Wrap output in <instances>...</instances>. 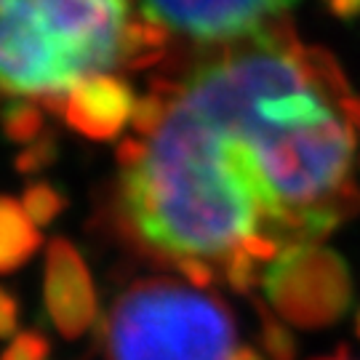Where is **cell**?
Returning a JSON list of instances; mask_svg holds the SVG:
<instances>
[{"label":"cell","instance_id":"obj_16","mask_svg":"<svg viewBox=\"0 0 360 360\" xmlns=\"http://www.w3.org/2000/svg\"><path fill=\"white\" fill-rule=\"evenodd\" d=\"M176 267L184 275V281L190 285H195V288H200V291H206L208 285L214 283V278H217L214 264L200 262V259H181V262H176Z\"/></svg>","mask_w":360,"mask_h":360},{"label":"cell","instance_id":"obj_1","mask_svg":"<svg viewBox=\"0 0 360 360\" xmlns=\"http://www.w3.org/2000/svg\"><path fill=\"white\" fill-rule=\"evenodd\" d=\"M160 83L166 120L117 150L123 211L155 254L270 264L360 211V96L288 19Z\"/></svg>","mask_w":360,"mask_h":360},{"label":"cell","instance_id":"obj_22","mask_svg":"<svg viewBox=\"0 0 360 360\" xmlns=\"http://www.w3.org/2000/svg\"><path fill=\"white\" fill-rule=\"evenodd\" d=\"M0 91H3V89H0Z\"/></svg>","mask_w":360,"mask_h":360},{"label":"cell","instance_id":"obj_14","mask_svg":"<svg viewBox=\"0 0 360 360\" xmlns=\"http://www.w3.org/2000/svg\"><path fill=\"white\" fill-rule=\"evenodd\" d=\"M56 158H59V142H56V136L53 134H43L38 136L32 144H27L22 153L16 155V171L19 174H25V176H32V174H40V171H46L49 166L56 163Z\"/></svg>","mask_w":360,"mask_h":360},{"label":"cell","instance_id":"obj_12","mask_svg":"<svg viewBox=\"0 0 360 360\" xmlns=\"http://www.w3.org/2000/svg\"><path fill=\"white\" fill-rule=\"evenodd\" d=\"M259 307V318H262V352L267 360H294L296 358V339L285 321H278L264 304Z\"/></svg>","mask_w":360,"mask_h":360},{"label":"cell","instance_id":"obj_20","mask_svg":"<svg viewBox=\"0 0 360 360\" xmlns=\"http://www.w3.org/2000/svg\"><path fill=\"white\" fill-rule=\"evenodd\" d=\"M318 360H352V358H349L345 349H339V352H336V355H331V358H318Z\"/></svg>","mask_w":360,"mask_h":360},{"label":"cell","instance_id":"obj_8","mask_svg":"<svg viewBox=\"0 0 360 360\" xmlns=\"http://www.w3.org/2000/svg\"><path fill=\"white\" fill-rule=\"evenodd\" d=\"M40 243V232L27 217L25 206L8 195H0V275L27 264Z\"/></svg>","mask_w":360,"mask_h":360},{"label":"cell","instance_id":"obj_7","mask_svg":"<svg viewBox=\"0 0 360 360\" xmlns=\"http://www.w3.org/2000/svg\"><path fill=\"white\" fill-rule=\"evenodd\" d=\"M43 302L53 328L65 339H80L96 318L94 281L77 248L65 238H53L46 251Z\"/></svg>","mask_w":360,"mask_h":360},{"label":"cell","instance_id":"obj_19","mask_svg":"<svg viewBox=\"0 0 360 360\" xmlns=\"http://www.w3.org/2000/svg\"><path fill=\"white\" fill-rule=\"evenodd\" d=\"M331 6L339 16H355L360 11V0H331Z\"/></svg>","mask_w":360,"mask_h":360},{"label":"cell","instance_id":"obj_4","mask_svg":"<svg viewBox=\"0 0 360 360\" xmlns=\"http://www.w3.org/2000/svg\"><path fill=\"white\" fill-rule=\"evenodd\" d=\"M272 309L296 328H328L352 304L347 262L321 243L291 245L272 259L262 281Z\"/></svg>","mask_w":360,"mask_h":360},{"label":"cell","instance_id":"obj_13","mask_svg":"<svg viewBox=\"0 0 360 360\" xmlns=\"http://www.w3.org/2000/svg\"><path fill=\"white\" fill-rule=\"evenodd\" d=\"M221 270H224V281L238 294H251L264 281L267 264L254 259L251 254H245V251H235V254H230V257L221 262Z\"/></svg>","mask_w":360,"mask_h":360},{"label":"cell","instance_id":"obj_17","mask_svg":"<svg viewBox=\"0 0 360 360\" xmlns=\"http://www.w3.org/2000/svg\"><path fill=\"white\" fill-rule=\"evenodd\" d=\"M16 326H19V302L8 288L0 285V339L16 336Z\"/></svg>","mask_w":360,"mask_h":360},{"label":"cell","instance_id":"obj_15","mask_svg":"<svg viewBox=\"0 0 360 360\" xmlns=\"http://www.w3.org/2000/svg\"><path fill=\"white\" fill-rule=\"evenodd\" d=\"M51 347L49 339L38 331H22L11 339V345L0 355V360H49Z\"/></svg>","mask_w":360,"mask_h":360},{"label":"cell","instance_id":"obj_21","mask_svg":"<svg viewBox=\"0 0 360 360\" xmlns=\"http://www.w3.org/2000/svg\"><path fill=\"white\" fill-rule=\"evenodd\" d=\"M355 331H358V336H360V309H358V318H355Z\"/></svg>","mask_w":360,"mask_h":360},{"label":"cell","instance_id":"obj_2","mask_svg":"<svg viewBox=\"0 0 360 360\" xmlns=\"http://www.w3.org/2000/svg\"><path fill=\"white\" fill-rule=\"evenodd\" d=\"M129 0H0V89L53 96L120 67Z\"/></svg>","mask_w":360,"mask_h":360},{"label":"cell","instance_id":"obj_6","mask_svg":"<svg viewBox=\"0 0 360 360\" xmlns=\"http://www.w3.org/2000/svg\"><path fill=\"white\" fill-rule=\"evenodd\" d=\"M40 104L59 115L72 131L94 142H110L131 123L136 94L123 77L94 75L75 83L65 94L43 96Z\"/></svg>","mask_w":360,"mask_h":360},{"label":"cell","instance_id":"obj_5","mask_svg":"<svg viewBox=\"0 0 360 360\" xmlns=\"http://www.w3.org/2000/svg\"><path fill=\"white\" fill-rule=\"evenodd\" d=\"M302 0H136L139 19L203 46H221L285 22Z\"/></svg>","mask_w":360,"mask_h":360},{"label":"cell","instance_id":"obj_11","mask_svg":"<svg viewBox=\"0 0 360 360\" xmlns=\"http://www.w3.org/2000/svg\"><path fill=\"white\" fill-rule=\"evenodd\" d=\"M27 217L35 221V227H49L67 206V195L51 181H32L22 198Z\"/></svg>","mask_w":360,"mask_h":360},{"label":"cell","instance_id":"obj_9","mask_svg":"<svg viewBox=\"0 0 360 360\" xmlns=\"http://www.w3.org/2000/svg\"><path fill=\"white\" fill-rule=\"evenodd\" d=\"M0 129L6 134L8 142L16 144H32L38 136L46 134V115L38 104L27 102V99H13L11 104L3 107L0 112Z\"/></svg>","mask_w":360,"mask_h":360},{"label":"cell","instance_id":"obj_18","mask_svg":"<svg viewBox=\"0 0 360 360\" xmlns=\"http://www.w3.org/2000/svg\"><path fill=\"white\" fill-rule=\"evenodd\" d=\"M230 360H267V355L259 352L257 347H251V345H240V347H235Z\"/></svg>","mask_w":360,"mask_h":360},{"label":"cell","instance_id":"obj_3","mask_svg":"<svg viewBox=\"0 0 360 360\" xmlns=\"http://www.w3.org/2000/svg\"><path fill=\"white\" fill-rule=\"evenodd\" d=\"M235 347L230 307L174 278L131 283L104 321L107 360H230Z\"/></svg>","mask_w":360,"mask_h":360},{"label":"cell","instance_id":"obj_10","mask_svg":"<svg viewBox=\"0 0 360 360\" xmlns=\"http://www.w3.org/2000/svg\"><path fill=\"white\" fill-rule=\"evenodd\" d=\"M168 112V91L160 83V77L153 83V89L144 96H136L134 112H131V126L139 139H150L155 131L160 129V123L166 120Z\"/></svg>","mask_w":360,"mask_h":360}]
</instances>
